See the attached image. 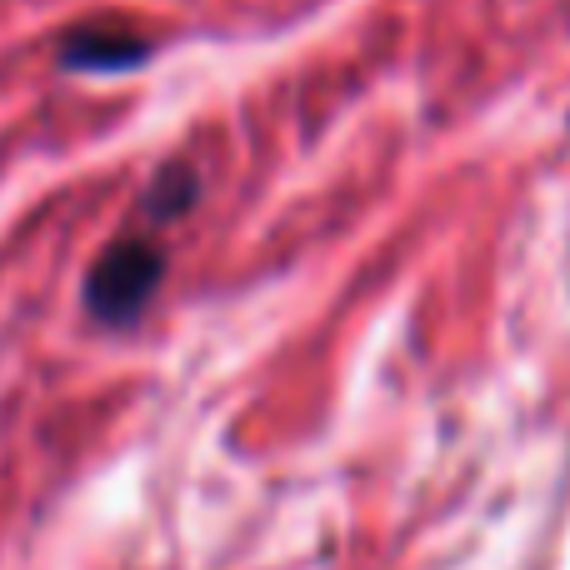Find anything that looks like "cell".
Returning <instances> with one entry per match:
<instances>
[{
	"instance_id": "3",
	"label": "cell",
	"mask_w": 570,
	"mask_h": 570,
	"mask_svg": "<svg viewBox=\"0 0 570 570\" xmlns=\"http://www.w3.org/2000/svg\"><path fill=\"white\" fill-rule=\"evenodd\" d=\"M200 200V176L190 160H166V166L156 170V180L146 186V216L156 220V226H166V220H180L190 206Z\"/></svg>"
},
{
	"instance_id": "1",
	"label": "cell",
	"mask_w": 570,
	"mask_h": 570,
	"mask_svg": "<svg viewBox=\"0 0 570 570\" xmlns=\"http://www.w3.org/2000/svg\"><path fill=\"white\" fill-rule=\"evenodd\" d=\"M160 281H166V250L150 236H120L90 261L86 281H80V305L96 325L126 331L146 315Z\"/></svg>"
},
{
	"instance_id": "2",
	"label": "cell",
	"mask_w": 570,
	"mask_h": 570,
	"mask_svg": "<svg viewBox=\"0 0 570 570\" xmlns=\"http://www.w3.org/2000/svg\"><path fill=\"white\" fill-rule=\"evenodd\" d=\"M156 56V40L126 26H76L60 36L56 66L70 76H126Z\"/></svg>"
}]
</instances>
